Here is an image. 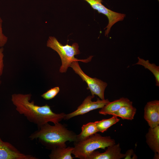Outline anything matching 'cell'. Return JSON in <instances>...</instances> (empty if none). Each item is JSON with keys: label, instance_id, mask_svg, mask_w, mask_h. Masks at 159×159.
<instances>
[{"label": "cell", "instance_id": "obj_24", "mask_svg": "<svg viewBox=\"0 0 159 159\" xmlns=\"http://www.w3.org/2000/svg\"><path fill=\"white\" fill-rule=\"evenodd\" d=\"M158 1H159V0H158Z\"/></svg>", "mask_w": 159, "mask_h": 159}, {"label": "cell", "instance_id": "obj_7", "mask_svg": "<svg viewBox=\"0 0 159 159\" xmlns=\"http://www.w3.org/2000/svg\"><path fill=\"white\" fill-rule=\"evenodd\" d=\"M91 95L87 96L77 109L72 112L66 114L64 119L68 120L74 117L83 115L92 110L101 108L110 102L108 99L100 100L97 98L96 101H92Z\"/></svg>", "mask_w": 159, "mask_h": 159}, {"label": "cell", "instance_id": "obj_3", "mask_svg": "<svg viewBox=\"0 0 159 159\" xmlns=\"http://www.w3.org/2000/svg\"><path fill=\"white\" fill-rule=\"evenodd\" d=\"M47 46L56 52L59 56L62 61V65L59 69L60 73L66 72L71 63L74 61H81L87 63L91 61L93 56H90L87 59H79L75 57V55L79 54V46L77 43L71 45L67 44L62 45L54 37L50 36L47 41Z\"/></svg>", "mask_w": 159, "mask_h": 159}, {"label": "cell", "instance_id": "obj_22", "mask_svg": "<svg viewBox=\"0 0 159 159\" xmlns=\"http://www.w3.org/2000/svg\"><path fill=\"white\" fill-rule=\"evenodd\" d=\"M159 154L156 153H155L154 159H159Z\"/></svg>", "mask_w": 159, "mask_h": 159}, {"label": "cell", "instance_id": "obj_18", "mask_svg": "<svg viewBox=\"0 0 159 159\" xmlns=\"http://www.w3.org/2000/svg\"><path fill=\"white\" fill-rule=\"evenodd\" d=\"M59 88L56 87L50 89L42 94L41 96L46 100H49L54 98L59 91Z\"/></svg>", "mask_w": 159, "mask_h": 159}, {"label": "cell", "instance_id": "obj_15", "mask_svg": "<svg viewBox=\"0 0 159 159\" xmlns=\"http://www.w3.org/2000/svg\"><path fill=\"white\" fill-rule=\"evenodd\" d=\"M81 133L77 135V141L84 140L91 135L98 132L94 122H90L84 125L81 127Z\"/></svg>", "mask_w": 159, "mask_h": 159}, {"label": "cell", "instance_id": "obj_16", "mask_svg": "<svg viewBox=\"0 0 159 159\" xmlns=\"http://www.w3.org/2000/svg\"><path fill=\"white\" fill-rule=\"evenodd\" d=\"M138 61L137 62L133 65H140L143 66L145 68L149 69L154 75L155 78V85L159 87V67L154 63H151L148 60H145L140 58H138Z\"/></svg>", "mask_w": 159, "mask_h": 159}, {"label": "cell", "instance_id": "obj_12", "mask_svg": "<svg viewBox=\"0 0 159 159\" xmlns=\"http://www.w3.org/2000/svg\"><path fill=\"white\" fill-rule=\"evenodd\" d=\"M146 142L155 153L159 154V125L150 127L145 136Z\"/></svg>", "mask_w": 159, "mask_h": 159}, {"label": "cell", "instance_id": "obj_2", "mask_svg": "<svg viewBox=\"0 0 159 159\" xmlns=\"http://www.w3.org/2000/svg\"><path fill=\"white\" fill-rule=\"evenodd\" d=\"M51 125L47 123L38 128L29 137L31 140H37L47 149L66 147L67 141L76 142L77 135L59 122Z\"/></svg>", "mask_w": 159, "mask_h": 159}, {"label": "cell", "instance_id": "obj_5", "mask_svg": "<svg viewBox=\"0 0 159 159\" xmlns=\"http://www.w3.org/2000/svg\"><path fill=\"white\" fill-rule=\"evenodd\" d=\"M70 67L81 77L83 81L86 82L88 88L91 92L92 98L95 95L102 100L105 99L104 92L107 85L106 82L96 78L90 77L86 74L81 69L77 61L72 62Z\"/></svg>", "mask_w": 159, "mask_h": 159}, {"label": "cell", "instance_id": "obj_23", "mask_svg": "<svg viewBox=\"0 0 159 159\" xmlns=\"http://www.w3.org/2000/svg\"><path fill=\"white\" fill-rule=\"evenodd\" d=\"M98 2L102 3V0H95Z\"/></svg>", "mask_w": 159, "mask_h": 159}, {"label": "cell", "instance_id": "obj_11", "mask_svg": "<svg viewBox=\"0 0 159 159\" xmlns=\"http://www.w3.org/2000/svg\"><path fill=\"white\" fill-rule=\"evenodd\" d=\"M132 102L127 98L122 97L112 102L110 101L99 111V113L104 115H111L121 107L125 105H132Z\"/></svg>", "mask_w": 159, "mask_h": 159}, {"label": "cell", "instance_id": "obj_9", "mask_svg": "<svg viewBox=\"0 0 159 159\" xmlns=\"http://www.w3.org/2000/svg\"><path fill=\"white\" fill-rule=\"evenodd\" d=\"M144 117L151 128L159 125V101L148 102L144 109Z\"/></svg>", "mask_w": 159, "mask_h": 159}, {"label": "cell", "instance_id": "obj_6", "mask_svg": "<svg viewBox=\"0 0 159 159\" xmlns=\"http://www.w3.org/2000/svg\"><path fill=\"white\" fill-rule=\"evenodd\" d=\"M87 2L94 9L107 16L108 19V23L105 28V35L108 36L112 26L116 22L123 20L125 14L113 11L106 7L101 3L95 0H84Z\"/></svg>", "mask_w": 159, "mask_h": 159}, {"label": "cell", "instance_id": "obj_1", "mask_svg": "<svg viewBox=\"0 0 159 159\" xmlns=\"http://www.w3.org/2000/svg\"><path fill=\"white\" fill-rule=\"evenodd\" d=\"M32 96L30 93L14 94L11 100L16 111L29 122L36 125L38 128L49 122L55 124L64 119L65 113H56L47 104L39 106L35 105L34 101L30 102Z\"/></svg>", "mask_w": 159, "mask_h": 159}, {"label": "cell", "instance_id": "obj_13", "mask_svg": "<svg viewBox=\"0 0 159 159\" xmlns=\"http://www.w3.org/2000/svg\"><path fill=\"white\" fill-rule=\"evenodd\" d=\"M73 147L57 148L51 150L49 155L50 159H73L71 155Z\"/></svg>", "mask_w": 159, "mask_h": 159}, {"label": "cell", "instance_id": "obj_10", "mask_svg": "<svg viewBox=\"0 0 159 159\" xmlns=\"http://www.w3.org/2000/svg\"><path fill=\"white\" fill-rule=\"evenodd\" d=\"M102 153L94 151L89 155L87 159H121L125 156V154L121 153L119 143L109 146Z\"/></svg>", "mask_w": 159, "mask_h": 159}, {"label": "cell", "instance_id": "obj_4", "mask_svg": "<svg viewBox=\"0 0 159 159\" xmlns=\"http://www.w3.org/2000/svg\"><path fill=\"white\" fill-rule=\"evenodd\" d=\"M115 144V140L110 136H102L96 133L84 140L74 142V147L72 154L75 158L87 159L89 155L95 150L99 148L105 149Z\"/></svg>", "mask_w": 159, "mask_h": 159}, {"label": "cell", "instance_id": "obj_8", "mask_svg": "<svg viewBox=\"0 0 159 159\" xmlns=\"http://www.w3.org/2000/svg\"><path fill=\"white\" fill-rule=\"evenodd\" d=\"M32 155L21 152L10 143L0 138V159H37Z\"/></svg>", "mask_w": 159, "mask_h": 159}, {"label": "cell", "instance_id": "obj_19", "mask_svg": "<svg viewBox=\"0 0 159 159\" xmlns=\"http://www.w3.org/2000/svg\"><path fill=\"white\" fill-rule=\"evenodd\" d=\"M3 20L0 16V47H3L6 44L8 40V37L3 33L2 24Z\"/></svg>", "mask_w": 159, "mask_h": 159}, {"label": "cell", "instance_id": "obj_21", "mask_svg": "<svg viewBox=\"0 0 159 159\" xmlns=\"http://www.w3.org/2000/svg\"><path fill=\"white\" fill-rule=\"evenodd\" d=\"M134 154V151L132 149L129 150H127L125 154V156L124 158L125 159H132L131 156H133Z\"/></svg>", "mask_w": 159, "mask_h": 159}, {"label": "cell", "instance_id": "obj_14", "mask_svg": "<svg viewBox=\"0 0 159 159\" xmlns=\"http://www.w3.org/2000/svg\"><path fill=\"white\" fill-rule=\"evenodd\" d=\"M136 109L132 105L122 106L111 115L120 117L123 119L132 120L136 113Z\"/></svg>", "mask_w": 159, "mask_h": 159}, {"label": "cell", "instance_id": "obj_17", "mask_svg": "<svg viewBox=\"0 0 159 159\" xmlns=\"http://www.w3.org/2000/svg\"><path fill=\"white\" fill-rule=\"evenodd\" d=\"M120 119L117 117L113 116L109 119H103L95 122L98 132H104L111 126L118 122Z\"/></svg>", "mask_w": 159, "mask_h": 159}, {"label": "cell", "instance_id": "obj_20", "mask_svg": "<svg viewBox=\"0 0 159 159\" xmlns=\"http://www.w3.org/2000/svg\"><path fill=\"white\" fill-rule=\"evenodd\" d=\"M4 49L3 47H0V85L1 83V77L2 75L4 67Z\"/></svg>", "mask_w": 159, "mask_h": 159}]
</instances>
